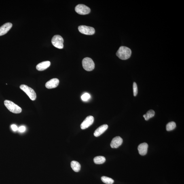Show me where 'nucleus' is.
Returning <instances> with one entry per match:
<instances>
[{
  "mask_svg": "<svg viewBox=\"0 0 184 184\" xmlns=\"http://www.w3.org/2000/svg\"><path fill=\"white\" fill-rule=\"evenodd\" d=\"M132 52L128 47L121 46L119 47L116 53V55L121 60H127L130 58Z\"/></svg>",
  "mask_w": 184,
  "mask_h": 184,
  "instance_id": "1",
  "label": "nucleus"
},
{
  "mask_svg": "<svg viewBox=\"0 0 184 184\" xmlns=\"http://www.w3.org/2000/svg\"><path fill=\"white\" fill-rule=\"evenodd\" d=\"M5 105L7 109L11 112L15 114H19L21 112V108L14 102L8 100H5L4 101Z\"/></svg>",
  "mask_w": 184,
  "mask_h": 184,
  "instance_id": "2",
  "label": "nucleus"
},
{
  "mask_svg": "<svg viewBox=\"0 0 184 184\" xmlns=\"http://www.w3.org/2000/svg\"><path fill=\"white\" fill-rule=\"evenodd\" d=\"M82 65L83 68L86 71H90L94 69L95 64L92 59L89 58H85L83 60Z\"/></svg>",
  "mask_w": 184,
  "mask_h": 184,
  "instance_id": "3",
  "label": "nucleus"
},
{
  "mask_svg": "<svg viewBox=\"0 0 184 184\" xmlns=\"http://www.w3.org/2000/svg\"><path fill=\"white\" fill-rule=\"evenodd\" d=\"M20 88L27 94L30 99L33 101L36 99L37 97L36 94L33 89L25 85H21Z\"/></svg>",
  "mask_w": 184,
  "mask_h": 184,
  "instance_id": "4",
  "label": "nucleus"
},
{
  "mask_svg": "<svg viewBox=\"0 0 184 184\" xmlns=\"http://www.w3.org/2000/svg\"><path fill=\"white\" fill-rule=\"evenodd\" d=\"M64 42L63 38L60 35H56L53 37L52 43L53 45L56 48L62 49L64 47Z\"/></svg>",
  "mask_w": 184,
  "mask_h": 184,
  "instance_id": "5",
  "label": "nucleus"
},
{
  "mask_svg": "<svg viewBox=\"0 0 184 184\" xmlns=\"http://www.w3.org/2000/svg\"><path fill=\"white\" fill-rule=\"evenodd\" d=\"M78 30L81 33L86 35H92L95 33V30L93 27L85 25L79 26Z\"/></svg>",
  "mask_w": 184,
  "mask_h": 184,
  "instance_id": "6",
  "label": "nucleus"
},
{
  "mask_svg": "<svg viewBox=\"0 0 184 184\" xmlns=\"http://www.w3.org/2000/svg\"><path fill=\"white\" fill-rule=\"evenodd\" d=\"M75 11L77 14L81 15H86L90 14V9L86 5L83 4H79L75 8Z\"/></svg>",
  "mask_w": 184,
  "mask_h": 184,
  "instance_id": "7",
  "label": "nucleus"
},
{
  "mask_svg": "<svg viewBox=\"0 0 184 184\" xmlns=\"http://www.w3.org/2000/svg\"><path fill=\"white\" fill-rule=\"evenodd\" d=\"M94 120V117L92 116L87 117L81 125V129L84 130L88 128L93 124Z\"/></svg>",
  "mask_w": 184,
  "mask_h": 184,
  "instance_id": "8",
  "label": "nucleus"
},
{
  "mask_svg": "<svg viewBox=\"0 0 184 184\" xmlns=\"http://www.w3.org/2000/svg\"><path fill=\"white\" fill-rule=\"evenodd\" d=\"M123 143V140L120 136H116L113 138L110 144L113 148H117L121 145Z\"/></svg>",
  "mask_w": 184,
  "mask_h": 184,
  "instance_id": "9",
  "label": "nucleus"
},
{
  "mask_svg": "<svg viewBox=\"0 0 184 184\" xmlns=\"http://www.w3.org/2000/svg\"><path fill=\"white\" fill-rule=\"evenodd\" d=\"M60 81L56 78L47 81L45 84V87L48 89H52L56 88L59 84Z\"/></svg>",
  "mask_w": 184,
  "mask_h": 184,
  "instance_id": "10",
  "label": "nucleus"
},
{
  "mask_svg": "<svg viewBox=\"0 0 184 184\" xmlns=\"http://www.w3.org/2000/svg\"><path fill=\"white\" fill-rule=\"evenodd\" d=\"M12 24L10 23H7L0 27V36L5 35L11 29Z\"/></svg>",
  "mask_w": 184,
  "mask_h": 184,
  "instance_id": "11",
  "label": "nucleus"
},
{
  "mask_svg": "<svg viewBox=\"0 0 184 184\" xmlns=\"http://www.w3.org/2000/svg\"><path fill=\"white\" fill-rule=\"evenodd\" d=\"M148 144L144 143L140 144L138 147V150L139 154L142 155H145L147 154L148 150Z\"/></svg>",
  "mask_w": 184,
  "mask_h": 184,
  "instance_id": "12",
  "label": "nucleus"
},
{
  "mask_svg": "<svg viewBox=\"0 0 184 184\" xmlns=\"http://www.w3.org/2000/svg\"><path fill=\"white\" fill-rule=\"evenodd\" d=\"M108 128V126L107 124H105L102 125L95 131L94 133V136L96 137L100 136L107 130Z\"/></svg>",
  "mask_w": 184,
  "mask_h": 184,
  "instance_id": "13",
  "label": "nucleus"
},
{
  "mask_svg": "<svg viewBox=\"0 0 184 184\" xmlns=\"http://www.w3.org/2000/svg\"><path fill=\"white\" fill-rule=\"evenodd\" d=\"M51 62L50 61H45L41 62L36 66V69L38 70L42 71L50 67Z\"/></svg>",
  "mask_w": 184,
  "mask_h": 184,
  "instance_id": "14",
  "label": "nucleus"
},
{
  "mask_svg": "<svg viewBox=\"0 0 184 184\" xmlns=\"http://www.w3.org/2000/svg\"><path fill=\"white\" fill-rule=\"evenodd\" d=\"M71 166L72 168L75 172H79L81 170V165L77 161H72L71 163Z\"/></svg>",
  "mask_w": 184,
  "mask_h": 184,
  "instance_id": "15",
  "label": "nucleus"
},
{
  "mask_svg": "<svg viewBox=\"0 0 184 184\" xmlns=\"http://www.w3.org/2000/svg\"><path fill=\"white\" fill-rule=\"evenodd\" d=\"M94 161L95 163L96 164H102L105 162L106 159L103 156H97L94 157Z\"/></svg>",
  "mask_w": 184,
  "mask_h": 184,
  "instance_id": "16",
  "label": "nucleus"
},
{
  "mask_svg": "<svg viewBox=\"0 0 184 184\" xmlns=\"http://www.w3.org/2000/svg\"><path fill=\"white\" fill-rule=\"evenodd\" d=\"M155 115V111L153 110H150L148 111L146 114L143 115V117L145 118L146 120H148L149 119L154 116Z\"/></svg>",
  "mask_w": 184,
  "mask_h": 184,
  "instance_id": "17",
  "label": "nucleus"
},
{
  "mask_svg": "<svg viewBox=\"0 0 184 184\" xmlns=\"http://www.w3.org/2000/svg\"><path fill=\"white\" fill-rule=\"evenodd\" d=\"M101 179L103 183L107 184H112L114 182L111 178L106 177V176H102Z\"/></svg>",
  "mask_w": 184,
  "mask_h": 184,
  "instance_id": "18",
  "label": "nucleus"
},
{
  "mask_svg": "<svg viewBox=\"0 0 184 184\" xmlns=\"http://www.w3.org/2000/svg\"><path fill=\"white\" fill-rule=\"evenodd\" d=\"M176 127V124L175 122L172 121L168 123L166 126V129L168 131H170L174 129Z\"/></svg>",
  "mask_w": 184,
  "mask_h": 184,
  "instance_id": "19",
  "label": "nucleus"
},
{
  "mask_svg": "<svg viewBox=\"0 0 184 184\" xmlns=\"http://www.w3.org/2000/svg\"><path fill=\"white\" fill-rule=\"evenodd\" d=\"M91 97L90 94L86 93L81 96V99L83 101H86L90 99Z\"/></svg>",
  "mask_w": 184,
  "mask_h": 184,
  "instance_id": "20",
  "label": "nucleus"
},
{
  "mask_svg": "<svg viewBox=\"0 0 184 184\" xmlns=\"http://www.w3.org/2000/svg\"><path fill=\"white\" fill-rule=\"evenodd\" d=\"M133 91L134 96H137L138 93V88L137 84L135 82H134L133 84Z\"/></svg>",
  "mask_w": 184,
  "mask_h": 184,
  "instance_id": "21",
  "label": "nucleus"
},
{
  "mask_svg": "<svg viewBox=\"0 0 184 184\" xmlns=\"http://www.w3.org/2000/svg\"><path fill=\"white\" fill-rule=\"evenodd\" d=\"M18 130L21 132H23L25 131L26 128L24 126H22L18 128Z\"/></svg>",
  "mask_w": 184,
  "mask_h": 184,
  "instance_id": "22",
  "label": "nucleus"
},
{
  "mask_svg": "<svg viewBox=\"0 0 184 184\" xmlns=\"http://www.w3.org/2000/svg\"><path fill=\"white\" fill-rule=\"evenodd\" d=\"M11 128H12V130L14 131H16L18 130V127H17L16 125L15 124H12L11 125Z\"/></svg>",
  "mask_w": 184,
  "mask_h": 184,
  "instance_id": "23",
  "label": "nucleus"
}]
</instances>
